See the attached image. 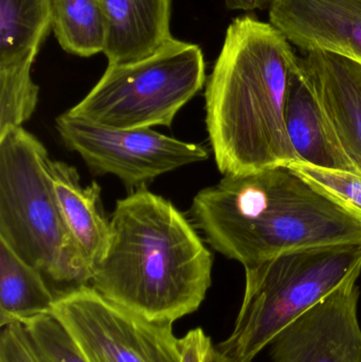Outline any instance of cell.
<instances>
[{
    "label": "cell",
    "instance_id": "obj_2",
    "mask_svg": "<svg viewBox=\"0 0 361 362\" xmlns=\"http://www.w3.org/2000/svg\"><path fill=\"white\" fill-rule=\"evenodd\" d=\"M191 215L208 244L244 268L304 249L361 246L360 215L285 167L224 175L195 195Z\"/></svg>",
    "mask_w": 361,
    "mask_h": 362
},
{
    "label": "cell",
    "instance_id": "obj_13",
    "mask_svg": "<svg viewBox=\"0 0 361 362\" xmlns=\"http://www.w3.org/2000/svg\"><path fill=\"white\" fill-rule=\"evenodd\" d=\"M48 173L64 223L91 276L93 267L107 252L110 240V221L102 208L101 187L95 181L83 187L76 168L63 161L50 159Z\"/></svg>",
    "mask_w": 361,
    "mask_h": 362
},
{
    "label": "cell",
    "instance_id": "obj_14",
    "mask_svg": "<svg viewBox=\"0 0 361 362\" xmlns=\"http://www.w3.org/2000/svg\"><path fill=\"white\" fill-rule=\"evenodd\" d=\"M110 65L134 63L155 54L171 34L172 0H101Z\"/></svg>",
    "mask_w": 361,
    "mask_h": 362
},
{
    "label": "cell",
    "instance_id": "obj_6",
    "mask_svg": "<svg viewBox=\"0 0 361 362\" xmlns=\"http://www.w3.org/2000/svg\"><path fill=\"white\" fill-rule=\"evenodd\" d=\"M206 82L201 47L173 37L141 61L108 64L88 95L67 112L112 129L169 127Z\"/></svg>",
    "mask_w": 361,
    "mask_h": 362
},
{
    "label": "cell",
    "instance_id": "obj_3",
    "mask_svg": "<svg viewBox=\"0 0 361 362\" xmlns=\"http://www.w3.org/2000/svg\"><path fill=\"white\" fill-rule=\"evenodd\" d=\"M212 267L211 252L186 216L144 187L117 202L107 252L88 285L148 320L174 323L199 310Z\"/></svg>",
    "mask_w": 361,
    "mask_h": 362
},
{
    "label": "cell",
    "instance_id": "obj_10",
    "mask_svg": "<svg viewBox=\"0 0 361 362\" xmlns=\"http://www.w3.org/2000/svg\"><path fill=\"white\" fill-rule=\"evenodd\" d=\"M269 23L305 53L324 51L361 65V0H273Z\"/></svg>",
    "mask_w": 361,
    "mask_h": 362
},
{
    "label": "cell",
    "instance_id": "obj_1",
    "mask_svg": "<svg viewBox=\"0 0 361 362\" xmlns=\"http://www.w3.org/2000/svg\"><path fill=\"white\" fill-rule=\"evenodd\" d=\"M299 57L271 23L237 17L206 82V124L218 170L247 175L299 163L285 123Z\"/></svg>",
    "mask_w": 361,
    "mask_h": 362
},
{
    "label": "cell",
    "instance_id": "obj_8",
    "mask_svg": "<svg viewBox=\"0 0 361 362\" xmlns=\"http://www.w3.org/2000/svg\"><path fill=\"white\" fill-rule=\"evenodd\" d=\"M57 133L97 175L116 176L129 189H141L159 176L203 163L209 153L152 129L102 127L65 112L55 120Z\"/></svg>",
    "mask_w": 361,
    "mask_h": 362
},
{
    "label": "cell",
    "instance_id": "obj_22",
    "mask_svg": "<svg viewBox=\"0 0 361 362\" xmlns=\"http://www.w3.org/2000/svg\"><path fill=\"white\" fill-rule=\"evenodd\" d=\"M212 344L209 336L201 327L189 332L182 338V361L180 362H203L206 352Z\"/></svg>",
    "mask_w": 361,
    "mask_h": 362
},
{
    "label": "cell",
    "instance_id": "obj_12",
    "mask_svg": "<svg viewBox=\"0 0 361 362\" xmlns=\"http://www.w3.org/2000/svg\"><path fill=\"white\" fill-rule=\"evenodd\" d=\"M316 95L361 174V65L324 51L301 57Z\"/></svg>",
    "mask_w": 361,
    "mask_h": 362
},
{
    "label": "cell",
    "instance_id": "obj_19",
    "mask_svg": "<svg viewBox=\"0 0 361 362\" xmlns=\"http://www.w3.org/2000/svg\"><path fill=\"white\" fill-rule=\"evenodd\" d=\"M21 325L34 348L47 362H88L69 332L51 313Z\"/></svg>",
    "mask_w": 361,
    "mask_h": 362
},
{
    "label": "cell",
    "instance_id": "obj_18",
    "mask_svg": "<svg viewBox=\"0 0 361 362\" xmlns=\"http://www.w3.org/2000/svg\"><path fill=\"white\" fill-rule=\"evenodd\" d=\"M34 62L0 65V135L23 127L35 112L40 87L31 78Z\"/></svg>",
    "mask_w": 361,
    "mask_h": 362
},
{
    "label": "cell",
    "instance_id": "obj_16",
    "mask_svg": "<svg viewBox=\"0 0 361 362\" xmlns=\"http://www.w3.org/2000/svg\"><path fill=\"white\" fill-rule=\"evenodd\" d=\"M52 21L53 0H0V65L35 61Z\"/></svg>",
    "mask_w": 361,
    "mask_h": 362
},
{
    "label": "cell",
    "instance_id": "obj_21",
    "mask_svg": "<svg viewBox=\"0 0 361 362\" xmlns=\"http://www.w3.org/2000/svg\"><path fill=\"white\" fill-rule=\"evenodd\" d=\"M0 362H47L30 341L21 323L1 327Z\"/></svg>",
    "mask_w": 361,
    "mask_h": 362
},
{
    "label": "cell",
    "instance_id": "obj_7",
    "mask_svg": "<svg viewBox=\"0 0 361 362\" xmlns=\"http://www.w3.org/2000/svg\"><path fill=\"white\" fill-rule=\"evenodd\" d=\"M51 314L88 362H180L173 323L148 320L106 299L90 285L57 296Z\"/></svg>",
    "mask_w": 361,
    "mask_h": 362
},
{
    "label": "cell",
    "instance_id": "obj_24",
    "mask_svg": "<svg viewBox=\"0 0 361 362\" xmlns=\"http://www.w3.org/2000/svg\"><path fill=\"white\" fill-rule=\"evenodd\" d=\"M203 362H237L233 361V359L229 358L226 355L220 353V351L218 350L216 346H213V344H210L209 348H208L207 352L205 354V358H203Z\"/></svg>",
    "mask_w": 361,
    "mask_h": 362
},
{
    "label": "cell",
    "instance_id": "obj_20",
    "mask_svg": "<svg viewBox=\"0 0 361 362\" xmlns=\"http://www.w3.org/2000/svg\"><path fill=\"white\" fill-rule=\"evenodd\" d=\"M288 168L316 189L361 217V174L314 167L300 161Z\"/></svg>",
    "mask_w": 361,
    "mask_h": 362
},
{
    "label": "cell",
    "instance_id": "obj_4",
    "mask_svg": "<svg viewBox=\"0 0 361 362\" xmlns=\"http://www.w3.org/2000/svg\"><path fill=\"white\" fill-rule=\"evenodd\" d=\"M44 144L23 127L0 135V240L44 276L71 287L89 284L64 223Z\"/></svg>",
    "mask_w": 361,
    "mask_h": 362
},
{
    "label": "cell",
    "instance_id": "obj_17",
    "mask_svg": "<svg viewBox=\"0 0 361 362\" xmlns=\"http://www.w3.org/2000/svg\"><path fill=\"white\" fill-rule=\"evenodd\" d=\"M52 30L70 54L89 57L104 52L107 28L101 0H53Z\"/></svg>",
    "mask_w": 361,
    "mask_h": 362
},
{
    "label": "cell",
    "instance_id": "obj_23",
    "mask_svg": "<svg viewBox=\"0 0 361 362\" xmlns=\"http://www.w3.org/2000/svg\"><path fill=\"white\" fill-rule=\"evenodd\" d=\"M273 0H226L227 6L235 11H252L271 4Z\"/></svg>",
    "mask_w": 361,
    "mask_h": 362
},
{
    "label": "cell",
    "instance_id": "obj_5",
    "mask_svg": "<svg viewBox=\"0 0 361 362\" xmlns=\"http://www.w3.org/2000/svg\"><path fill=\"white\" fill-rule=\"evenodd\" d=\"M361 269V246L294 251L245 268V293L232 333L216 346L237 362H252L290 323Z\"/></svg>",
    "mask_w": 361,
    "mask_h": 362
},
{
    "label": "cell",
    "instance_id": "obj_11",
    "mask_svg": "<svg viewBox=\"0 0 361 362\" xmlns=\"http://www.w3.org/2000/svg\"><path fill=\"white\" fill-rule=\"evenodd\" d=\"M285 123L290 144L300 163L358 173L316 95L301 57L288 85Z\"/></svg>",
    "mask_w": 361,
    "mask_h": 362
},
{
    "label": "cell",
    "instance_id": "obj_15",
    "mask_svg": "<svg viewBox=\"0 0 361 362\" xmlns=\"http://www.w3.org/2000/svg\"><path fill=\"white\" fill-rule=\"evenodd\" d=\"M55 299L44 274L0 240V327L50 314Z\"/></svg>",
    "mask_w": 361,
    "mask_h": 362
},
{
    "label": "cell",
    "instance_id": "obj_9",
    "mask_svg": "<svg viewBox=\"0 0 361 362\" xmlns=\"http://www.w3.org/2000/svg\"><path fill=\"white\" fill-rule=\"evenodd\" d=\"M361 269L273 340V362H361L358 320Z\"/></svg>",
    "mask_w": 361,
    "mask_h": 362
}]
</instances>
